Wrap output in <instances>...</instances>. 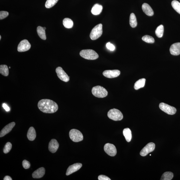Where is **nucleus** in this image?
<instances>
[{"instance_id": "obj_38", "label": "nucleus", "mask_w": 180, "mask_h": 180, "mask_svg": "<svg viewBox=\"0 0 180 180\" xmlns=\"http://www.w3.org/2000/svg\"><path fill=\"white\" fill-rule=\"evenodd\" d=\"M4 180H12L13 179H12L11 177L9 176H6L5 177H4Z\"/></svg>"}, {"instance_id": "obj_41", "label": "nucleus", "mask_w": 180, "mask_h": 180, "mask_svg": "<svg viewBox=\"0 0 180 180\" xmlns=\"http://www.w3.org/2000/svg\"></svg>"}, {"instance_id": "obj_12", "label": "nucleus", "mask_w": 180, "mask_h": 180, "mask_svg": "<svg viewBox=\"0 0 180 180\" xmlns=\"http://www.w3.org/2000/svg\"><path fill=\"white\" fill-rule=\"evenodd\" d=\"M120 72L118 70H106L103 72L104 76L108 78H113L120 75Z\"/></svg>"}, {"instance_id": "obj_30", "label": "nucleus", "mask_w": 180, "mask_h": 180, "mask_svg": "<svg viewBox=\"0 0 180 180\" xmlns=\"http://www.w3.org/2000/svg\"><path fill=\"white\" fill-rule=\"evenodd\" d=\"M58 0H47L45 4V6L47 9L50 8L56 4Z\"/></svg>"}, {"instance_id": "obj_22", "label": "nucleus", "mask_w": 180, "mask_h": 180, "mask_svg": "<svg viewBox=\"0 0 180 180\" xmlns=\"http://www.w3.org/2000/svg\"><path fill=\"white\" fill-rule=\"evenodd\" d=\"M123 135L128 142H130L132 138V134L129 128L124 129L123 131Z\"/></svg>"}, {"instance_id": "obj_3", "label": "nucleus", "mask_w": 180, "mask_h": 180, "mask_svg": "<svg viewBox=\"0 0 180 180\" xmlns=\"http://www.w3.org/2000/svg\"><path fill=\"white\" fill-rule=\"evenodd\" d=\"M92 93L93 95L98 98H105L108 94V92L103 87L101 86L94 87L92 89Z\"/></svg>"}, {"instance_id": "obj_4", "label": "nucleus", "mask_w": 180, "mask_h": 180, "mask_svg": "<svg viewBox=\"0 0 180 180\" xmlns=\"http://www.w3.org/2000/svg\"><path fill=\"white\" fill-rule=\"evenodd\" d=\"M103 25L99 24L92 29L90 37L92 40H95L100 37L103 33Z\"/></svg>"}, {"instance_id": "obj_19", "label": "nucleus", "mask_w": 180, "mask_h": 180, "mask_svg": "<svg viewBox=\"0 0 180 180\" xmlns=\"http://www.w3.org/2000/svg\"><path fill=\"white\" fill-rule=\"evenodd\" d=\"M103 7L101 5L96 4L92 7L91 12L94 15H98L100 14L103 10Z\"/></svg>"}, {"instance_id": "obj_6", "label": "nucleus", "mask_w": 180, "mask_h": 180, "mask_svg": "<svg viewBox=\"0 0 180 180\" xmlns=\"http://www.w3.org/2000/svg\"><path fill=\"white\" fill-rule=\"evenodd\" d=\"M69 136L70 139L74 142H79L83 140V135L81 131L76 129L70 131Z\"/></svg>"}, {"instance_id": "obj_27", "label": "nucleus", "mask_w": 180, "mask_h": 180, "mask_svg": "<svg viewBox=\"0 0 180 180\" xmlns=\"http://www.w3.org/2000/svg\"><path fill=\"white\" fill-rule=\"evenodd\" d=\"M164 32V27L162 25H160L157 27L155 31L156 35L159 38H161L162 37Z\"/></svg>"}, {"instance_id": "obj_16", "label": "nucleus", "mask_w": 180, "mask_h": 180, "mask_svg": "<svg viewBox=\"0 0 180 180\" xmlns=\"http://www.w3.org/2000/svg\"><path fill=\"white\" fill-rule=\"evenodd\" d=\"M59 146V143L57 140L52 139L50 140L49 143L48 149L50 152L54 153L57 151Z\"/></svg>"}, {"instance_id": "obj_32", "label": "nucleus", "mask_w": 180, "mask_h": 180, "mask_svg": "<svg viewBox=\"0 0 180 180\" xmlns=\"http://www.w3.org/2000/svg\"><path fill=\"white\" fill-rule=\"evenodd\" d=\"M12 145L10 142H7L4 148V154H6L9 153L11 149Z\"/></svg>"}, {"instance_id": "obj_28", "label": "nucleus", "mask_w": 180, "mask_h": 180, "mask_svg": "<svg viewBox=\"0 0 180 180\" xmlns=\"http://www.w3.org/2000/svg\"><path fill=\"white\" fill-rule=\"evenodd\" d=\"M174 177V174L171 172H166L162 174L161 180H171Z\"/></svg>"}, {"instance_id": "obj_40", "label": "nucleus", "mask_w": 180, "mask_h": 180, "mask_svg": "<svg viewBox=\"0 0 180 180\" xmlns=\"http://www.w3.org/2000/svg\"><path fill=\"white\" fill-rule=\"evenodd\" d=\"M9 69H10L11 67H9Z\"/></svg>"}, {"instance_id": "obj_36", "label": "nucleus", "mask_w": 180, "mask_h": 180, "mask_svg": "<svg viewBox=\"0 0 180 180\" xmlns=\"http://www.w3.org/2000/svg\"><path fill=\"white\" fill-rule=\"evenodd\" d=\"M98 179L99 180H111V179L108 177L104 175H100L98 177Z\"/></svg>"}, {"instance_id": "obj_35", "label": "nucleus", "mask_w": 180, "mask_h": 180, "mask_svg": "<svg viewBox=\"0 0 180 180\" xmlns=\"http://www.w3.org/2000/svg\"><path fill=\"white\" fill-rule=\"evenodd\" d=\"M106 47L108 49L111 51H114L115 49V46L110 43H107Z\"/></svg>"}, {"instance_id": "obj_13", "label": "nucleus", "mask_w": 180, "mask_h": 180, "mask_svg": "<svg viewBox=\"0 0 180 180\" xmlns=\"http://www.w3.org/2000/svg\"><path fill=\"white\" fill-rule=\"evenodd\" d=\"M16 123L14 122H12L6 125L2 129L0 133V137H3L7 134L9 133L13 129L15 126Z\"/></svg>"}, {"instance_id": "obj_25", "label": "nucleus", "mask_w": 180, "mask_h": 180, "mask_svg": "<svg viewBox=\"0 0 180 180\" xmlns=\"http://www.w3.org/2000/svg\"><path fill=\"white\" fill-rule=\"evenodd\" d=\"M130 26L133 28H135L137 26V18L134 13L130 14Z\"/></svg>"}, {"instance_id": "obj_24", "label": "nucleus", "mask_w": 180, "mask_h": 180, "mask_svg": "<svg viewBox=\"0 0 180 180\" xmlns=\"http://www.w3.org/2000/svg\"><path fill=\"white\" fill-rule=\"evenodd\" d=\"M63 24L65 28H72L74 26V23L72 19L68 18H65L63 21Z\"/></svg>"}, {"instance_id": "obj_39", "label": "nucleus", "mask_w": 180, "mask_h": 180, "mask_svg": "<svg viewBox=\"0 0 180 180\" xmlns=\"http://www.w3.org/2000/svg\"><path fill=\"white\" fill-rule=\"evenodd\" d=\"M1 36L0 35V40H1Z\"/></svg>"}, {"instance_id": "obj_9", "label": "nucleus", "mask_w": 180, "mask_h": 180, "mask_svg": "<svg viewBox=\"0 0 180 180\" xmlns=\"http://www.w3.org/2000/svg\"><path fill=\"white\" fill-rule=\"evenodd\" d=\"M104 151L107 154L111 157H114L116 155L117 150L115 145L111 143H106L104 147Z\"/></svg>"}, {"instance_id": "obj_5", "label": "nucleus", "mask_w": 180, "mask_h": 180, "mask_svg": "<svg viewBox=\"0 0 180 180\" xmlns=\"http://www.w3.org/2000/svg\"><path fill=\"white\" fill-rule=\"evenodd\" d=\"M108 116L109 118L114 121H120L123 118V116L121 112L115 108L109 110L108 112Z\"/></svg>"}, {"instance_id": "obj_2", "label": "nucleus", "mask_w": 180, "mask_h": 180, "mask_svg": "<svg viewBox=\"0 0 180 180\" xmlns=\"http://www.w3.org/2000/svg\"><path fill=\"white\" fill-rule=\"evenodd\" d=\"M79 54L81 57L88 60H95L99 57L98 53L92 50H82L80 52Z\"/></svg>"}, {"instance_id": "obj_17", "label": "nucleus", "mask_w": 180, "mask_h": 180, "mask_svg": "<svg viewBox=\"0 0 180 180\" xmlns=\"http://www.w3.org/2000/svg\"><path fill=\"white\" fill-rule=\"evenodd\" d=\"M45 174V169L44 168L40 167L33 173L32 176L34 179H40L44 176Z\"/></svg>"}, {"instance_id": "obj_18", "label": "nucleus", "mask_w": 180, "mask_h": 180, "mask_svg": "<svg viewBox=\"0 0 180 180\" xmlns=\"http://www.w3.org/2000/svg\"><path fill=\"white\" fill-rule=\"evenodd\" d=\"M142 9L144 13L148 16H152L154 15V12L149 4L144 3L142 4Z\"/></svg>"}, {"instance_id": "obj_8", "label": "nucleus", "mask_w": 180, "mask_h": 180, "mask_svg": "<svg viewBox=\"0 0 180 180\" xmlns=\"http://www.w3.org/2000/svg\"><path fill=\"white\" fill-rule=\"evenodd\" d=\"M57 76L62 81L65 82H67L69 81V77L68 76L62 68L61 67L57 68L55 70Z\"/></svg>"}, {"instance_id": "obj_34", "label": "nucleus", "mask_w": 180, "mask_h": 180, "mask_svg": "<svg viewBox=\"0 0 180 180\" xmlns=\"http://www.w3.org/2000/svg\"><path fill=\"white\" fill-rule=\"evenodd\" d=\"M23 165L24 169H27L30 167V162L26 160H24L23 162Z\"/></svg>"}, {"instance_id": "obj_15", "label": "nucleus", "mask_w": 180, "mask_h": 180, "mask_svg": "<svg viewBox=\"0 0 180 180\" xmlns=\"http://www.w3.org/2000/svg\"><path fill=\"white\" fill-rule=\"evenodd\" d=\"M170 52L174 55H178L180 54V43H177L172 44L170 48Z\"/></svg>"}, {"instance_id": "obj_21", "label": "nucleus", "mask_w": 180, "mask_h": 180, "mask_svg": "<svg viewBox=\"0 0 180 180\" xmlns=\"http://www.w3.org/2000/svg\"><path fill=\"white\" fill-rule=\"evenodd\" d=\"M46 29L45 27L43 28L40 26H38L37 28V31L38 36L41 39L44 40H46L47 38L45 32Z\"/></svg>"}, {"instance_id": "obj_37", "label": "nucleus", "mask_w": 180, "mask_h": 180, "mask_svg": "<svg viewBox=\"0 0 180 180\" xmlns=\"http://www.w3.org/2000/svg\"><path fill=\"white\" fill-rule=\"evenodd\" d=\"M2 106L6 111H10L9 107L5 103H3L2 104Z\"/></svg>"}, {"instance_id": "obj_14", "label": "nucleus", "mask_w": 180, "mask_h": 180, "mask_svg": "<svg viewBox=\"0 0 180 180\" xmlns=\"http://www.w3.org/2000/svg\"><path fill=\"white\" fill-rule=\"evenodd\" d=\"M82 167V164L81 163H76L72 164L68 167L66 172L67 176H69L73 173L76 172Z\"/></svg>"}, {"instance_id": "obj_26", "label": "nucleus", "mask_w": 180, "mask_h": 180, "mask_svg": "<svg viewBox=\"0 0 180 180\" xmlns=\"http://www.w3.org/2000/svg\"><path fill=\"white\" fill-rule=\"evenodd\" d=\"M0 73L5 77L8 76L9 75V70L8 67L6 65H0Z\"/></svg>"}, {"instance_id": "obj_7", "label": "nucleus", "mask_w": 180, "mask_h": 180, "mask_svg": "<svg viewBox=\"0 0 180 180\" xmlns=\"http://www.w3.org/2000/svg\"><path fill=\"white\" fill-rule=\"evenodd\" d=\"M159 108L162 111L169 115H174L176 112V109L174 107L164 103H160Z\"/></svg>"}, {"instance_id": "obj_33", "label": "nucleus", "mask_w": 180, "mask_h": 180, "mask_svg": "<svg viewBox=\"0 0 180 180\" xmlns=\"http://www.w3.org/2000/svg\"><path fill=\"white\" fill-rule=\"evenodd\" d=\"M9 13L6 11H1L0 12V19H4L9 16Z\"/></svg>"}, {"instance_id": "obj_10", "label": "nucleus", "mask_w": 180, "mask_h": 180, "mask_svg": "<svg viewBox=\"0 0 180 180\" xmlns=\"http://www.w3.org/2000/svg\"><path fill=\"white\" fill-rule=\"evenodd\" d=\"M155 148V145L154 143L150 142L148 143L141 151L140 154L142 157H145L149 153L154 151Z\"/></svg>"}, {"instance_id": "obj_31", "label": "nucleus", "mask_w": 180, "mask_h": 180, "mask_svg": "<svg viewBox=\"0 0 180 180\" xmlns=\"http://www.w3.org/2000/svg\"><path fill=\"white\" fill-rule=\"evenodd\" d=\"M142 40L145 42L150 43H154V38L152 36L148 35L143 36Z\"/></svg>"}, {"instance_id": "obj_11", "label": "nucleus", "mask_w": 180, "mask_h": 180, "mask_svg": "<svg viewBox=\"0 0 180 180\" xmlns=\"http://www.w3.org/2000/svg\"><path fill=\"white\" fill-rule=\"evenodd\" d=\"M31 45L26 40H22L18 46V50L19 52H26L30 49Z\"/></svg>"}, {"instance_id": "obj_23", "label": "nucleus", "mask_w": 180, "mask_h": 180, "mask_svg": "<svg viewBox=\"0 0 180 180\" xmlns=\"http://www.w3.org/2000/svg\"><path fill=\"white\" fill-rule=\"evenodd\" d=\"M145 81L146 79H142L136 81L134 85L135 89L137 90L144 87L145 86Z\"/></svg>"}, {"instance_id": "obj_1", "label": "nucleus", "mask_w": 180, "mask_h": 180, "mask_svg": "<svg viewBox=\"0 0 180 180\" xmlns=\"http://www.w3.org/2000/svg\"><path fill=\"white\" fill-rule=\"evenodd\" d=\"M38 107L42 112L47 113H53L58 110L57 104L55 101L50 99L41 100L38 102Z\"/></svg>"}, {"instance_id": "obj_29", "label": "nucleus", "mask_w": 180, "mask_h": 180, "mask_svg": "<svg viewBox=\"0 0 180 180\" xmlns=\"http://www.w3.org/2000/svg\"><path fill=\"white\" fill-rule=\"evenodd\" d=\"M172 8L177 13L180 14V3L178 1L174 0L171 2Z\"/></svg>"}, {"instance_id": "obj_20", "label": "nucleus", "mask_w": 180, "mask_h": 180, "mask_svg": "<svg viewBox=\"0 0 180 180\" xmlns=\"http://www.w3.org/2000/svg\"><path fill=\"white\" fill-rule=\"evenodd\" d=\"M27 137L29 140L33 141L36 137V133L35 129L33 127H31L28 131Z\"/></svg>"}]
</instances>
